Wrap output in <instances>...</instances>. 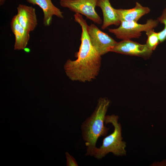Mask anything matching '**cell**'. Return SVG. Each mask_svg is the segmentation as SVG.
Segmentation results:
<instances>
[{
    "label": "cell",
    "mask_w": 166,
    "mask_h": 166,
    "mask_svg": "<svg viewBox=\"0 0 166 166\" xmlns=\"http://www.w3.org/2000/svg\"><path fill=\"white\" fill-rule=\"evenodd\" d=\"M27 2L39 6L42 10L44 17L43 24L45 26H49L51 23L52 17L56 16L63 18V12L54 5L51 0H26Z\"/></svg>",
    "instance_id": "cell-9"
},
{
    "label": "cell",
    "mask_w": 166,
    "mask_h": 166,
    "mask_svg": "<svg viewBox=\"0 0 166 166\" xmlns=\"http://www.w3.org/2000/svg\"><path fill=\"white\" fill-rule=\"evenodd\" d=\"M10 26L12 31L15 36L14 49H24L30 39V32L20 24L16 15L12 18L10 23Z\"/></svg>",
    "instance_id": "cell-10"
},
{
    "label": "cell",
    "mask_w": 166,
    "mask_h": 166,
    "mask_svg": "<svg viewBox=\"0 0 166 166\" xmlns=\"http://www.w3.org/2000/svg\"><path fill=\"white\" fill-rule=\"evenodd\" d=\"M67 166H77L78 164L75 159L67 152L65 153Z\"/></svg>",
    "instance_id": "cell-15"
},
{
    "label": "cell",
    "mask_w": 166,
    "mask_h": 166,
    "mask_svg": "<svg viewBox=\"0 0 166 166\" xmlns=\"http://www.w3.org/2000/svg\"><path fill=\"white\" fill-rule=\"evenodd\" d=\"M115 10L121 22L124 21L137 22L141 17L150 11L149 8L143 6L138 2H136L135 6L132 8L115 9Z\"/></svg>",
    "instance_id": "cell-11"
},
{
    "label": "cell",
    "mask_w": 166,
    "mask_h": 166,
    "mask_svg": "<svg viewBox=\"0 0 166 166\" xmlns=\"http://www.w3.org/2000/svg\"><path fill=\"white\" fill-rule=\"evenodd\" d=\"M98 0H60L61 6L69 8L71 11L83 14L98 24L102 21L95 8Z\"/></svg>",
    "instance_id": "cell-5"
},
{
    "label": "cell",
    "mask_w": 166,
    "mask_h": 166,
    "mask_svg": "<svg viewBox=\"0 0 166 166\" xmlns=\"http://www.w3.org/2000/svg\"><path fill=\"white\" fill-rule=\"evenodd\" d=\"M146 34L147 36L146 45L151 50H155L160 43L158 33L155 32L153 29L146 31Z\"/></svg>",
    "instance_id": "cell-13"
},
{
    "label": "cell",
    "mask_w": 166,
    "mask_h": 166,
    "mask_svg": "<svg viewBox=\"0 0 166 166\" xmlns=\"http://www.w3.org/2000/svg\"><path fill=\"white\" fill-rule=\"evenodd\" d=\"M74 20L82 29L81 44L76 53L77 59L68 60L64 65L65 73L72 81L90 82L98 75L101 66V56L92 45L88 32V25L81 15L76 13Z\"/></svg>",
    "instance_id": "cell-1"
},
{
    "label": "cell",
    "mask_w": 166,
    "mask_h": 166,
    "mask_svg": "<svg viewBox=\"0 0 166 166\" xmlns=\"http://www.w3.org/2000/svg\"><path fill=\"white\" fill-rule=\"evenodd\" d=\"M118 116L115 115L106 116L105 123L112 124L114 127L113 131L104 138L101 145L94 149L90 156L100 159L110 152L116 156L126 155V143L122 140L121 126L118 122Z\"/></svg>",
    "instance_id": "cell-3"
},
{
    "label": "cell",
    "mask_w": 166,
    "mask_h": 166,
    "mask_svg": "<svg viewBox=\"0 0 166 166\" xmlns=\"http://www.w3.org/2000/svg\"><path fill=\"white\" fill-rule=\"evenodd\" d=\"M16 14L20 24L30 32L34 30L38 24L35 9L31 6L19 4Z\"/></svg>",
    "instance_id": "cell-8"
},
{
    "label": "cell",
    "mask_w": 166,
    "mask_h": 166,
    "mask_svg": "<svg viewBox=\"0 0 166 166\" xmlns=\"http://www.w3.org/2000/svg\"><path fill=\"white\" fill-rule=\"evenodd\" d=\"M88 32L92 45L101 56L111 52L117 43L94 24L88 26Z\"/></svg>",
    "instance_id": "cell-6"
},
{
    "label": "cell",
    "mask_w": 166,
    "mask_h": 166,
    "mask_svg": "<svg viewBox=\"0 0 166 166\" xmlns=\"http://www.w3.org/2000/svg\"><path fill=\"white\" fill-rule=\"evenodd\" d=\"M6 0H0V5L2 6L5 3Z\"/></svg>",
    "instance_id": "cell-16"
},
{
    "label": "cell",
    "mask_w": 166,
    "mask_h": 166,
    "mask_svg": "<svg viewBox=\"0 0 166 166\" xmlns=\"http://www.w3.org/2000/svg\"><path fill=\"white\" fill-rule=\"evenodd\" d=\"M97 6L100 7L103 16V21L101 28L105 30L109 26L114 25L118 26L120 24V20L115 9L111 6L109 0H98Z\"/></svg>",
    "instance_id": "cell-12"
},
{
    "label": "cell",
    "mask_w": 166,
    "mask_h": 166,
    "mask_svg": "<svg viewBox=\"0 0 166 166\" xmlns=\"http://www.w3.org/2000/svg\"><path fill=\"white\" fill-rule=\"evenodd\" d=\"M159 22L156 20L150 19L144 24L137 22H121L120 26L115 29H109V32L114 34L118 39L122 40L138 38L141 36V32L156 27Z\"/></svg>",
    "instance_id": "cell-4"
},
{
    "label": "cell",
    "mask_w": 166,
    "mask_h": 166,
    "mask_svg": "<svg viewBox=\"0 0 166 166\" xmlns=\"http://www.w3.org/2000/svg\"><path fill=\"white\" fill-rule=\"evenodd\" d=\"M111 52L122 54L139 56L144 58H149L152 53L146 44H141L129 40L117 42Z\"/></svg>",
    "instance_id": "cell-7"
},
{
    "label": "cell",
    "mask_w": 166,
    "mask_h": 166,
    "mask_svg": "<svg viewBox=\"0 0 166 166\" xmlns=\"http://www.w3.org/2000/svg\"><path fill=\"white\" fill-rule=\"evenodd\" d=\"M110 101L107 98H100L92 115L82 123L83 138L87 147L86 155H90L96 148L98 138L107 135L109 128L105 125V119Z\"/></svg>",
    "instance_id": "cell-2"
},
{
    "label": "cell",
    "mask_w": 166,
    "mask_h": 166,
    "mask_svg": "<svg viewBox=\"0 0 166 166\" xmlns=\"http://www.w3.org/2000/svg\"><path fill=\"white\" fill-rule=\"evenodd\" d=\"M159 22L164 25V29L158 32V34L160 43L163 42L166 39V8L163 10L161 15L157 19Z\"/></svg>",
    "instance_id": "cell-14"
}]
</instances>
